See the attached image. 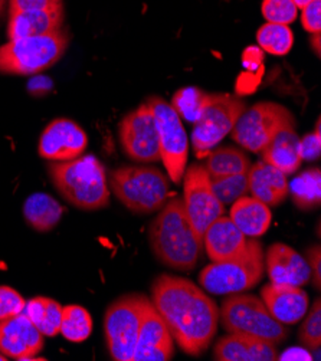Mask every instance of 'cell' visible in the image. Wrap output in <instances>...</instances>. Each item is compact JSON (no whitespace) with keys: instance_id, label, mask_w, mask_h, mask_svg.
Returning <instances> with one entry per match:
<instances>
[{"instance_id":"27","label":"cell","mask_w":321,"mask_h":361,"mask_svg":"<svg viewBox=\"0 0 321 361\" xmlns=\"http://www.w3.org/2000/svg\"><path fill=\"white\" fill-rule=\"evenodd\" d=\"M205 169L209 177H224L245 173L251 167V160L239 149L221 147L207 153Z\"/></svg>"},{"instance_id":"41","label":"cell","mask_w":321,"mask_h":361,"mask_svg":"<svg viewBox=\"0 0 321 361\" xmlns=\"http://www.w3.org/2000/svg\"><path fill=\"white\" fill-rule=\"evenodd\" d=\"M313 39H315V44L313 45V48H314L315 54L320 55V33H314L313 35Z\"/></svg>"},{"instance_id":"43","label":"cell","mask_w":321,"mask_h":361,"mask_svg":"<svg viewBox=\"0 0 321 361\" xmlns=\"http://www.w3.org/2000/svg\"><path fill=\"white\" fill-rule=\"evenodd\" d=\"M8 4V0H0V15L5 12V6Z\"/></svg>"},{"instance_id":"40","label":"cell","mask_w":321,"mask_h":361,"mask_svg":"<svg viewBox=\"0 0 321 361\" xmlns=\"http://www.w3.org/2000/svg\"><path fill=\"white\" fill-rule=\"evenodd\" d=\"M278 360H313V355L305 348H293L278 355Z\"/></svg>"},{"instance_id":"18","label":"cell","mask_w":321,"mask_h":361,"mask_svg":"<svg viewBox=\"0 0 321 361\" xmlns=\"http://www.w3.org/2000/svg\"><path fill=\"white\" fill-rule=\"evenodd\" d=\"M261 300L271 315L284 326L300 322L308 310V295L301 286L269 282L262 286Z\"/></svg>"},{"instance_id":"16","label":"cell","mask_w":321,"mask_h":361,"mask_svg":"<svg viewBox=\"0 0 321 361\" xmlns=\"http://www.w3.org/2000/svg\"><path fill=\"white\" fill-rule=\"evenodd\" d=\"M173 355L174 340L150 301L141 321L133 361H169Z\"/></svg>"},{"instance_id":"32","label":"cell","mask_w":321,"mask_h":361,"mask_svg":"<svg viewBox=\"0 0 321 361\" xmlns=\"http://www.w3.org/2000/svg\"><path fill=\"white\" fill-rule=\"evenodd\" d=\"M210 185L213 193L224 204H232L249 192L248 171L224 177H210Z\"/></svg>"},{"instance_id":"15","label":"cell","mask_w":321,"mask_h":361,"mask_svg":"<svg viewBox=\"0 0 321 361\" xmlns=\"http://www.w3.org/2000/svg\"><path fill=\"white\" fill-rule=\"evenodd\" d=\"M44 336L23 314L0 321V353L13 360H38Z\"/></svg>"},{"instance_id":"42","label":"cell","mask_w":321,"mask_h":361,"mask_svg":"<svg viewBox=\"0 0 321 361\" xmlns=\"http://www.w3.org/2000/svg\"><path fill=\"white\" fill-rule=\"evenodd\" d=\"M294 5L297 6V9H303L304 6H307L310 2H313V0H293Z\"/></svg>"},{"instance_id":"24","label":"cell","mask_w":321,"mask_h":361,"mask_svg":"<svg viewBox=\"0 0 321 361\" xmlns=\"http://www.w3.org/2000/svg\"><path fill=\"white\" fill-rule=\"evenodd\" d=\"M229 218L245 236L258 238L269 229L272 214L269 206L261 200L242 196L232 203Z\"/></svg>"},{"instance_id":"3","label":"cell","mask_w":321,"mask_h":361,"mask_svg":"<svg viewBox=\"0 0 321 361\" xmlns=\"http://www.w3.org/2000/svg\"><path fill=\"white\" fill-rule=\"evenodd\" d=\"M49 177L59 195L81 210H98L110 203L109 178L94 156H80L48 166Z\"/></svg>"},{"instance_id":"35","label":"cell","mask_w":321,"mask_h":361,"mask_svg":"<svg viewBox=\"0 0 321 361\" xmlns=\"http://www.w3.org/2000/svg\"><path fill=\"white\" fill-rule=\"evenodd\" d=\"M25 304V298L12 286L0 285V321L20 314Z\"/></svg>"},{"instance_id":"11","label":"cell","mask_w":321,"mask_h":361,"mask_svg":"<svg viewBox=\"0 0 321 361\" xmlns=\"http://www.w3.org/2000/svg\"><path fill=\"white\" fill-rule=\"evenodd\" d=\"M147 104L152 108L157 126L160 160L171 182L179 183L183 178L189 154V140L182 118L169 102L159 97L149 98Z\"/></svg>"},{"instance_id":"10","label":"cell","mask_w":321,"mask_h":361,"mask_svg":"<svg viewBox=\"0 0 321 361\" xmlns=\"http://www.w3.org/2000/svg\"><path fill=\"white\" fill-rule=\"evenodd\" d=\"M296 124L293 114L277 102H258L245 108L235 123L231 135L248 152L260 153L269 140L285 126Z\"/></svg>"},{"instance_id":"36","label":"cell","mask_w":321,"mask_h":361,"mask_svg":"<svg viewBox=\"0 0 321 361\" xmlns=\"http://www.w3.org/2000/svg\"><path fill=\"white\" fill-rule=\"evenodd\" d=\"M301 23L311 35L321 30V0H313L301 9Z\"/></svg>"},{"instance_id":"2","label":"cell","mask_w":321,"mask_h":361,"mask_svg":"<svg viewBox=\"0 0 321 361\" xmlns=\"http://www.w3.org/2000/svg\"><path fill=\"white\" fill-rule=\"evenodd\" d=\"M149 240L163 265L182 272L193 271L203 252V242L196 236L181 197L169 199L160 209L149 226Z\"/></svg>"},{"instance_id":"30","label":"cell","mask_w":321,"mask_h":361,"mask_svg":"<svg viewBox=\"0 0 321 361\" xmlns=\"http://www.w3.org/2000/svg\"><path fill=\"white\" fill-rule=\"evenodd\" d=\"M257 41L265 52L282 56L291 51L294 33L289 25L267 22L257 32Z\"/></svg>"},{"instance_id":"4","label":"cell","mask_w":321,"mask_h":361,"mask_svg":"<svg viewBox=\"0 0 321 361\" xmlns=\"http://www.w3.org/2000/svg\"><path fill=\"white\" fill-rule=\"evenodd\" d=\"M219 321L228 334L253 337L275 345L289 336L287 326L271 315L264 301L249 294H229L219 308Z\"/></svg>"},{"instance_id":"33","label":"cell","mask_w":321,"mask_h":361,"mask_svg":"<svg viewBox=\"0 0 321 361\" xmlns=\"http://www.w3.org/2000/svg\"><path fill=\"white\" fill-rule=\"evenodd\" d=\"M301 345L308 351H318L321 347V302L315 300L304 318L298 331Z\"/></svg>"},{"instance_id":"23","label":"cell","mask_w":321,"mask_h":361,"mask_svg":"<svg viewBox=\"0 0 321 361\" xmlns=\"http://www.w3.org/2000/svg\"><path fill=\"white\" fill-rule=\"evenodd\" d=\"M62 23L63 8L13 12L9 13L8 36L9 41L28 36H42L59 30Z\"/></svg>"},{"instance_id":"37","label":"cell","mask_w":321,"mask_h":361,"mask_svg":"<svg viewBox=\"0 0 321 361\" xmlns=\"http://www.w3.org/2000/svg\"><path fill=\"white\" fill-rule=\"evenodd\" d=\"M62 8V0H9V13Z\"/></svg>"},{"instance_id":"22","label":"cell","mask_w":321,"mask_h":361,"mask_svg":"<svg viewBox=\"0 0 321 361\" xmlns=\"http://www.w3.org/2000/svg\"><path fill=\"white\" fill-rule=\"evenodd\" d=\"M260 154L262 161L277 167L284 174H294L303 163L300 137L296 133V124H289L281 128Z\"/></svg>"},{"instance_id":"19","label":"cell","mask_w":321,"mask_h":361,"mask_svg":"<svg viewBox=\"0 0 321 361\" xmlns=\"http://www.w3.org/2000/svg\"><path fill=\"white\" fill-rule=\"evenodd\" d=\"M249 238L245 236L231 218L222 214L205 231L202 242L203 249L212 262H224L242 255Z\"/></svg>"},{"instance_id":"39","label":"cell","mask_w":321,"mask_h":361,"mask_svg":"<svg viewBox=\"0 0 321 361\" xmlns=\"http://www.w3.org/2000/svg\"><path fill=\"white\" fill-rule=\"evenodd\" d=\"M305 255H307L305 261L310 267L314 286L317 288V290H320V286H321V247H320V245L310 246L305 252Z\"/></svg>"},{"instance_id":"17","label":"cell","mask_w":321,"mask_h":361,"mask_svg":"<svg viewBox=\"0 0 321 361\" xmlns=\"http://www.w3.org/2000/svg\"><path fill=\"white\" fill-rule=\"evenodd\" d=\"M264 264L272 283L304 286L311 279V271L305 258L282 242L272 243L267 249Z\"/></svg>"},{"instance_id":"5","label":"cell","mask_w":321,"mask_h":361,"mask_svg":"<svg viewBox=\"0 0 321 361\" xmlns=\"http://www.w3.org/2000/svg\"><path fill=\"white\" fill-rule=\"evenodd\" d=\"M110 189L133 213L160 210L169 200V180L152 166H126L110 174Z\"/></svg>"},{"instance_id":"14","label":"cell","mask_w":321,"mask_h":361,"mask_svg":"<svg viewBox=\"0 0 321 361\" xmlns=\"http://www.w3.org/2000/svg\"><path fill=\"white\" fill-rule=\"evenodd\" d=\"M88 137L73 120L56 118L49 123L41 134L38 152L49 161H69L85 152Z\"/></svg>"},{"instance_id":"38","label":"cell","mask_w":321,"mask_h":361,"mask_svg":"<svg viewBox=\"0 0 321 361\" xmlns=\"http://www.w3.org/2000/svg\"><path fill=\"white\" fill-rule=\"evenodd\" d=\"M320 121H317V127L314 133H310L300 138V152L301 159L304 160H317L320 157Z\"/></svg>"},{"instance_id":"20","label":"cell","mask_w":321,"mask_h":361,"mask_svg":"<svg viewBox=\"0 0 321 361\" xmlns=\"http://www.w3.org/2000/svg\"><path fill=\"white\" fill-rule=\"evenodd\" d=\"M277 345L239 334H228L213 347V358L218 361H275Z\"/></svg>"},{"instance_id":"1","label":"cell","mask_w":321,"mask_h":361,"mask_svg":"<svg viewBox=\"0 0 321 361\" xmlns=\"http://www.w3.org/2000/svg\"><path fill=\"white\" fill-rule=\"evenodd\" d=\"M152 305L186 354L200 355L217 336L219 307L192 281L160 275L152 285Z\"/></svg>"},{"instance_id":"9","label":"cell","mask_w":321,"mask_h":361,"mask_svg":"<svg viewBox=\"0 0 321 361\" xmlns=\"http://www.w3.org/2000/svg\"><path fill=\"white\" fill-rule=\"evenodd\" d=\"M245 102L231 94H209L192 131V144L198 156L207 154L232 131Z\"/></svg>"},{"instance_id":"28","label":"cell","mask_w":321,"mask_h":361,"mask_svg":"<svg viewBox=\"0 0 321 361\" xmlns=\"http://www.w3.org/2000/svg\"><path fill=\"white\" fill-rule=\"evenodd\" d=\"M320 169H310L289 183V195L301 210L315 209L320 204Z\"/></svg>"},{"instance_id":"44","label":"cell","mask_w":321,"mask_h":361,"mask_svg":"<svg viewBox=\"0 0 321 361\" xmlns=\"http://www.w3.org/2000/svg\"><path fill=\"white\" fill-rule=\"evenodd\" d=\"M6 360H8V357L5 354L0 353V361H6Z\"/></svg>"},{"instance_id":"34","label":"cell","mask_w":321,"mask_h":361,"mask_svg":"<svg viewBox=\"0 0 321 361\" xmlns=\"http://www.w3.org/2000/svg\"><path fill=\"white\" fill-rule=\"evenodd\" d=\"M298 15V9L293 0H264L262 16L267 22L291 25Z\"/></svg>"},{"instance_id":"31","label":"cell","mask_w":321,"mask_h":361,"mask_svg":"<svg viewBox=\"0 0 321 361\" xmlns=\"http://www.w3.org/2000/svg\"><path fill=\"white\" fill-rule=\"evenodd\" d=\"M207 97L209 94L202 91L200 88L188 87L179 90L173 95L170 105L173 106V110L179 114L181 118H185L190 123H196L203 110V105Z\"/></svg>"},{"instance_id":"21","label":"cell","mask_w":321,"mask_h":361,"mask_svg":"<svg viewBox=\"0 0 321 361\" xmlns=\"http://www.w3.org/2000/svg\"><path fill=\"white\" fill-rule=\"evenodd\" d=\"M249 192L267 206H278L289 197V178L277 167L258 161L248 170Z\"/></svg>"},{"instance_id":"25","label":"cell","mask_w":321,"mask_h":361,"mask_svg":"<svg viewBox=\"0 0 321 361\" xmlns=\"http://www.w3.org/2000/svg\"><path fill=\"white\" fill-rule=\"evenodd\" d=\"M62 216L63 206L47 193H33L23 203V218L37 232L52 231Z\"/></svg>"},{"instance_id":"12","label":"cell","mask_w":321,"mask_h":361,"mask_svg":"<svg viewBox=\"0 0 321 361\" xmlns=\"http://www.w3.org/2000/svg\"><path fill=\"white\" fill-rule=\"evenodd\" d=\"M183 206L188 219L202 240L205 231L225 213V204L212 190L210 177L202 164H192L185 170Z\"/></svg>"},{"instance_id":"8","label":"cell","mask_w":321,"mask_h":361,"mask_svg":"<svg viewBox=\"0 0 321 361\" xmlns=\"http://www.w3.org/2000/svg\"><path fill=\"white\" fill-rule=\"evenodd\" d=\"M150 300L140 294L123 295L105 311L104 333L113 360L133 361L140 327Z\"/></svg>"},{"instance_id":"6","label":"cell","mask_w":321,"mask_h":361,"mask_svg":"<svg viewBox=\"0 0 321 361\" xmlns=\"http://www.w3.org/2000/svg\"><path fill=\"white\" fill-rule=\"evenodd\" d=\"M264 249L257 238H249L248 246L238 258L212 262L199 274V282L206 293L229 295L254 288L264 276Z\"/></svg>"},{"instance_id":"29","label":"cell","mask_w":321,"mask_h":361,"mask_svg":"<svg viewBox=\"0 0 321 361\" xmlns=\"http://www.w3.org/2000/svg\"><path fill=\"white\" fill-rule=\"evenodd\" d=\"M59 333L71 343H83L92 333V318L81 305L62 307Z\"/></svg>"},{"instance_id":"26","label":"cell","mask_w":321,"mask_h":361,"mask_svg":"<svg viewBox=\"0 0 321 361\" xmlns=\"http://www.w3.org/2000/svg\"><path fill=\"white\" fill-rule=\"evenodd\" d=\"M44 337H55L59 334L62 305L47 297H35L26 301L22 311Z\"/></svg>"},{"instance_id":"13","label":"cell","mask_w":321,"mask_h":361,"mask_svg":"<svg viewBox=\"0 0 321 361\" xmlns=\"http://www.w3.org/2000/svg\"><path fill=\"white\" fill-rule=\"evenodd\" d=\"M124 153L135 163H156L160 160L159 133L155 114L147 102L128 113L119 126Z\"/></svg>"},{"instance_id":"7","label":"cell","mask_w":321,"mask_h":361,"mask_svg":"<svg viewBox=\"0 0 321 361\" xmlns=\"http://www.w3.org/2000/svg\"><path fill=\"white\" fill-rule=\"evenodd\" d=\"M68 47V35L59 29L42 36L11 39L0 47V72L32 75L56 63Z\"/></svg>"}]
</instances>
